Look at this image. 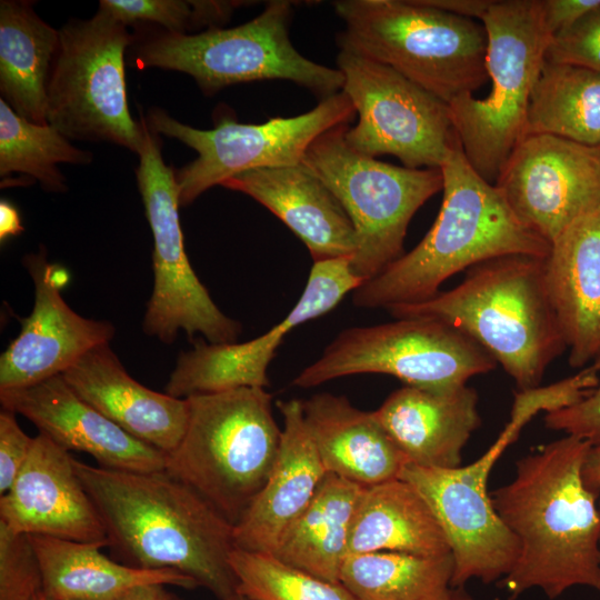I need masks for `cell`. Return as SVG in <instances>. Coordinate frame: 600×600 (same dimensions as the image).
I'll list each match as a JSON object with an SVG mask.
<instances>
[{
	"label": "cell",
	"mask_w": 600,
	"mask_h": 600,
	"mask_svg": "<svg viewBox=\"0 0 600 600\" xmlns=\"http://www.w3.org/2000/svg\"><path fill=\"white\" fill-rule=\"evenodd\" d=\"M592 444L566 436L516 463V476L490 493L496 512L519 543L499 584L516 600L540 589L553 600L572 587L600 592V510L583 481Z\"/></svg>",
	"instance_id": "6da1fadb"
},
{
	"label": "cell",
	"mask_w": 600,
	"mask_h": 600,
	"mask_svg": "<svg viewBox=\"0 0 600 600\" xmlns=\"http://www.w3.org/2000/svg\"><path fill=\"white\" fill-rule=\"evenodd\" d=\"M103 523L108 546L126 564L172 569L219 600L238 593L229 558L234 526L164 470L133 472L73 460Z\"/></svg>",
	"instance_id": "7a4b0ae2"
},
{
	"label": "cell",
	"mask_w": 600,
	"mask_h": 600,
	"mask_svg": "<svg viewBox=\"0 0 600 600\" xmlns=\"http://www.w3.org/2000/svg\"><path fill=\"white\" fill-rule=\"evenodd\" d=\"M443 198L423 239L353 291L362 309L426 301L450 277L483 261L524 254L547 258L550 243L524 226L498 188L484 180L458 143L440 167Z\"/></svg>",
	"instance_id": "3957f363"
},
{
	"label": "cell",
	"mask_w": 600,
	"mask_h": 600,
	"mask_svg": "<svg viewBox=\"0 0 600 600\" xmlns=\"http://www.w3.org/2000/svg\"><path fill=\"white\" fill-rule=\"evenodd\" d=\"M544 259L510 254L468 269L461 283L387 311L424 318L462 332L483 348L520 390L537 388L567 344L550 301Z\"/></svg>",
	"instance_id": "277c9868"
},
{
	"label": "cell",
	"mask_w": 600,
	"mask_h": 600,
	"mask_svg": "<svg viewBox=\"0 0 600 600\" xmlns=\"http://www.w3.org/2000/svg\"><path fill=\"white\" fill-rule=\"evenodd\" d=\"M183 437L166 469L236 526L263 488L282 429L266 388L243 387L187 398Z\"/></svg>",
	"instance_id": "5b68a950"
},
{
	"label": "cell",
	"mask_w": 600,
	"mask_h": 600,
	"mask_svg": "<svg viewBox=\"0 0 600 600\" xmlns=\"http://www.w3.org/2000/svg\"><path fill=\"white\" fill-rule=\"evenodd\" d=\"M346 24L338 42L390 67L448 104L489 80L487 32L481 22L422 0H339Z\"/></svg>",
	"instance_id": "8992f818"
},
{
	"label": "cell",
	"mask_w": 600,
	"mask_h": 600,
	"mask_svg": "<svg viewBox=\"0 0 600 600\" xmlns=\"http://www.w3.org/2000/svg\"><path fill=\"white\" fill-rule=\"evenodd\" d=\"M572 387L564 380L516 393L511 418L498 439L473 462L454 469L422 468L407 463L400 478L411 483L437 518L453 558L452 588L470 580L500 581L519 556L516 537L496 512L488 481L502 452L540 411L572 403Z\"/></svg>",
	"instance_id": "52a82bcc"
},
{
	"label": "cell",
	"mask_w": 600,
	"mask_h": 600,
	"mask_svg": "<svg viewBox=\"0 0 600 600\" xmlns=\"http://www.w3.org/2000/svg\"><path fill=\"white\" fill-rule=\"evenodd\" d=\"M480 22L487 32L490 91L481 99L460 94L449 109L467 160L494 184L526 134L531 93L552 38L541 0H492Z\"/></svg>",
	"instance_id": "ba28073f"
},
{
	"label": "cell",
	"mask_w": 600,
	"mask_h": 600,
	"mask_svg": "<svg viewBox=\"0 0 600 600\" xmlns=\"http://www.w3.org/2000/svg\"><path fill=\"white\" fill-rule=\"evenodd\" d=\"M291 1H269L263 11L238 27L180 34L162 29L132 43L136 67L191 76L206 94L238 83L288 80L322 99L342 91L343 76L302 56L291 43Z\"/></svg>",
	"instance_id": "9c48e42d"
},
{
	"label": "cell",
	"mask_w": 600,
	"mask_h": 600,
	"mask_svg": "<svg viewBox=\"0 0 600 600\" xmlns=\"http://www.w3.org/2000/svg\"><path fill=\"white\" fill-rule=\"evenodd\" d=\"M349 124L318 137L302 164L334 196L350 218L357 251L351 259L362 283L373 279L403 252L414 213L442 191L440 169H410L362 154L344 139Z\"/></svg>",
	"instance_id": "30bf717a"
},
{
	"label": "cell",
	"mask_w": 600,
	"mask_h": 600,
	"mask_svg": "<svg viewBox=\"0 0 600 600\" xmlns=\"http://www.w3.org/2000/svg\"><path fill=\"white\" fill-rule=\"evenodd\" d=\"M47 84V121L69 140L106 141L139 153L144 121L128 107L124 53L134 36L99 8L86 20H70Z\"/></svg>",
	"instance_id": "8fae6325"
},
{
	"label": "cell",
	"mask_w": 600,
	"mask_h": 600,
	"mask_svg": "<svg viewBox=\"0 0 600 600\" xmlns=\"http://www.w3.org/2000/svg\"><path fill=\"white\" fill-rule=\"evenodd\" d=\"M496 366L483 348L454 328L431 319L400 318L344 329L292 384L308 389L342 377L381 373L406 386L448 390Z\"/></svg>",
	"instance_id": "7c38bea8"
},
{
	"label": "cell",
	"mask_w": 600,
	"mask_h": 600,
	"mask_svg": "<svg viewBox=\"0 0 600 600\" xmlns=\"http://www.w3.org/2000/svg\"><path fill=\"white\" fill-rule=\"evenodd\" d=\"M144 126L136 177L153 237V290L142 329L166 344L172 343L180 330L190 340L199 333L210 343L236 342L241 324L213 302L188 260L176 171L162 159L160 136L146 121Z\"/></svg>",
	"instance_id": "4fadbf2b"
},
{
	"label": "cell",
	"mask_w": 600,
	"mask_h": 600,
	"mask_svg": "<svg viewBox=\"0 0 600 600\" xmlns=\"http://www.w3.org/2000/svg\"><path fill=\"white\" fill-rule=\"evenodd\" d=\"M349 97L340 91L312 110L290 118H271L259 124L220 118L214 128L197 129L152 108L144 119L150 130L177 139L198 157L176 171L180 206H188L214 186L254 169L296 166L311 143L328 130L349 124L356 117Z\"/></svg>",
	"instance_id": "5bb4252c"
},
{
	"label": "cell",
	"mask_w": 600,
	"mask_h": 600,
	"mask_svg": "<svg viewBox=\"0 0 600 600\" xmlns=\"http://www.w3.org/2000/svg\"><path fill=\"white\" fill-rule=\"evenodd\" d=\"M343 76L358 123L348 127L347 143L376 158L397 157L406 168L440 169L460 143L449 104L388 66L340 50Z\"/></svg>",
	"instance_id": "9a60e30c"
},
{
	"label": "cell",
	"mask_w": 600,
	"mask_h": 600,
	"mask_svg": "<svg viewBox=\"0 0 600 600\" xmlns=\"http://www.w3.org/2000/svg\"><path fill=\"white\" fill-rule=\"evenodd\" d=\"M361 284L350 257L313 261L301 297L279 323L243 343L202 340L194 343L179 354L166 384V393L184 399L243 387H268L269 363L286 336L300 324L334 309Z\"/></svg>",
	"instance_id": "2e32d148"
},
{
	"label": "cell",
	"mask_w": 600,
	"mask_h": 600,
	"mask_svg": "<svg viewBox=\"0 0 600 600\" xmlns=\"http://www.w3.org/2000/svg\"><path fill=\"white\" fill-rule=\"evenodd\" d=\"M494 186L518 219L551 243L600 206V148L551 134L526 136Z\"/></svg>",
	"instance_id": "e0dca14e"
},
{
	"label": "cell",
	"mask_w": 600,
	"mask_h": 600,
	"mask_svg": "<svg viewBox=\"0 0 600 600\" xmlns=\"http://www.w3.org/2000/svg\"><path fill=\"white\" fill-rule=\"evenodd\" d=\"M34 284L31 313L0 357V390L23 388L60 376L89 350L109 343L114 327L81 317L61 296L67 271L47 260L41 247L22 259Z\"/></svg>",
	"instance_id": "ac0fdd59"
},
{
	"label": "cell",
	"mask_w": 600,
	"mask_h": 600,
	"mask_svg": "<svg viewBox=\"0 0 600 600\" xmlns=\"http://www.w3.org/2000/svg\"><path fill=\"white\" fill-rule=\"evenodd\" d=\"M68 450L33 437L30 454L10 490L0 496V522L11 531L108 546L100 516Z\"/></svg>",
	"instance_id": "d6986e66"
},
{
	"label": "cell",
	"mask_w": 600,
	"mask_h": 600,
	"mask_svg": "<svg viewBox=\"0 0 600 600\" xmlns=\"http://www.w3.org/2000/svg\"><path fill=\"white\" fill-rule=\"evenodd\" d=\"M2 409L21 414L63 449L91 456L100 467L133 472L166 469L167 454L136 439L81 399L56 376L0 390Z\"/></svg>",
	"instance_id": "ffe728a7"
},
{
	"label": "cell",
	"mask_w": 600,
	"mask_h": 600,
	"mask_svg": "<svg viewBox=\"0 0 600 600\" xmlns=\"http://www.w3.org/2000/svg\"><path fill=\"white\" fill-rule=\"evenodd\" d=\"M86 402L136 439L168 454L186 431L189 404L134 380L109 343L84 353L61 374Z\"/></svg>",
	"instance_id": "44dd1931"
},
{
	"label": "cell",
	"mask_w": 600,
	"mask_h": 600,
	"mask_svg": "<svg viewBox=\"0 0 600 600\" xmlns=\"http://www.w3.org/2000/svg\"><path fill=\"white\" fill-rule=\"evenodd\" d=\"M277 408L283 428L276 461L263 488L234 526L237 549L269 554L328 473L306 427L302 400H279Z\"/></svg>",
	"instance_id": "7402d4cb"
},
{
	"label": "cell",
	"mask_w": 600,
	"mask_h": 600,
	"mask_svg": "<svg viewBox=\"0 0 600 600\" xmlns=\"http://www.w3.org/2000/svg\"><path fill=\"white\" fill-rule=\"evenodd\" d=\"M407 457L422 468L454 469L481 424L477 391L467 384L448 390L404 386L373 411Z\"/></svg>",
	"instance_id": "603a6c76"
},
{
	"label": "cell",
	"mask_w": 600,
	"mask_h": 600,
	"mask_svg": "<svg viewBox=\"0 0 600 600\" xmlns=\"http://www.w3.org/2000/svg\"><path fill=\"white\" fill-rule=\"evenodd\" d=\"M546 283L572 368L600 356V206L551 243Z\"/></svg>",
	"instance_id": "cb8c5ba5"
},
{
	"label": "cell",
	"mask_w": 600,
	"mask_h": 600,
	"mask_svg": "<svg viewBox=\"0 0 600 600\" xmlns=\"http://www.w3.org/2000/svg\"><path fill=\"white\" fill-rule=\"evenodd\" d=\"M222 186L248 194L276 214L306 244L313 261L354 256L357 236L350 218L302 163L246 171Z\"/></svg>",
	"instance_id": "d4e9b609"
},
{
	"label": "cell",
	"mask_w": 600,
	"mask_h": 600,
	"mask_svg": "<svg viewBox=\"0 0 600 600\" xmlns=\"http://www.w3.org/2000/svg\"><path fill=\"white\" fill-rule=\"evenodd\" d=\"M303 419L328 473L363 488L400 474L409 463L374 417L344 396L316 393L302 400Z\"/></svg>",
	"instance_id": "484cf974"
},
{
	"label": "cell",
	"mask_w": 600,
	"mask_h": 600,
	"mask_svg": "<svg viewBox=\"0 0 600 600\" xmlns=\"http://www.w3.org/2000/svg\"><path fill=\"white\" fill-rule=\"evenodd\" d=\"M40 562L48 600H123L142 584L198 587L172 569H142L119 563L101 552L102 543L29 536Z\"/></svg>",
	"instance_id": "4316f807"
},
{
	"label": "cell",
	"mask_w": 600,
	"mask_h": 600,
	"mask_svg": "<svg viewBox=\"0 0 600 600\" xmlns=\"http://www.w3.org/2000/svg\"><path fill=\"white\" fill-rule=\"evenodd\" d=\"M379 551L423 557L451 553L429 504L401 478L364 488L357 503L349 554Z\"/></svg>",
	"instance_id": "83f0119b"
},
{
	"label": "cell",
	"mask_w": 600,
	"mask_h": 600,
	"mask_svg": "<svg viewBox=\"0 0 600 600\" xmlns=\"http://www.w3.org/2000/svg\"><path fill=\"white\" fill-rule=\"evenodd\" d=\"M59 43V30L30 1L0 2L1 99L30 122L48 124L47 84Z\"/></svg>",
	"instance_id": "f1b7e54d"
},
{
	"label": "cell",
	"mask_w": 600,
	"mask_h": 600,
	"mask_svg": "<svg viewBox=\"0 0 600 600\" xmlns=\"http://www.w3.org/2000/svg\"><path fill=\"white\" fill-rule=\"evenodd\" d=\"M363 487L327 473L308 507L281 534L279 560L331 582H340L349 536Z\"/></svg>",
	"instance_id": "f546056e"
},
{
	"label": "cell",
	"mask_w": 600,
	"mask_h": 600,
	"mask_svg": "<svg viewBox=\"0 0 600 600\" xmlns=\"http://www.w3.org/2000/svg\"><path fill=\"white\" fill-rule=\"evenodd\" d=\"M529 134L600 148V71L544 60L530 98Z\"/></svg>",
	"instance_id": "4dcf8cb0"
},
{
	"label": "cell",
	"mask_w": 600,
	"mask_h": 600,
	"mask_svg": "<svg viewBox=\"0 0 600 600\" xmlns=\"http://www.w3.org/2000/svg\"><path fill=\"white\" fill-rule=\"evenodd\" d=\"M451 553L423 557L379 551L349 554L340 583L356 600H454Z\"/></svg>",
	"instance_id": "1f68e13d"
},
{
	"label": "cell",
	"mask_w": 600,
	"mask_h": 600,
	"mask_svg": "<svg viewBox=\"0 0 600 600\" xmlns=\"http://www.w3.org/2000/svg\"><path fill=\"white\" fill-rule=\"evenodd\" d=\"M90 151L76 148L50 124L30 122L0 99V176L21 173L51 192L66 191L59 163L88 164Z\"/></svg>",
	"instance_id": "d6a6232c"
},
{
	"label": "cell",
	"mask_w": 600,
	"mask_h": 600,
	"mask_svg": "<svg viewBox=\"0 0 600 600\" xmlns=\"http://www.w3.org/2000/svg\"><path fill=\"white\" fill-rule=\"evenodd\" d=\"M229 562L238 593L253 600H356L342 583L318 578L269 553L234 548Z\"/></svg>",
	"instance_id": "836d02e7"
},
{
	"label": "cell",
	"mask_w": 600,
	"mask_h": 600,
	"mask_svg": "<svg viewBox=\"0 0 600 600\" xmlns=\"http://www.w3.org/2000/svg\"><path fill=\"white\" fill-rule=\"evenodd\" d=\"M244 2L212 0H102L107 10L128 27L150 22L172 33L221 28L233 10Z\"/></svg>",
	"instance_id": "e575fe53"
},
{
	"label": "cell",
	"mask_w": 600,
	"mask_h": 600,
	"mask_svg": "<svg viewBox=\"0 0 600 600\" xmlns=\"http://www.w3.org/2000/svg\"><path fill=\"white\" fill-rule=\"evenodd\" d=\"M41 593L42 570L29 536L0 522V600H34Z\"/></svg>",
	"instance_id": "d590c367"
},
{
	"label": "cell",
	"mask_w": 600,
	"mask_h": 600,
	"mask_svg": "<svg viewBox=\"0 0 600 600\" xmlns=\"http://www.w3.org/2000/svg\"><path fill=\"white\" fill-rule=\"evenodd\" d=\"M546 60L600 71V6L553 37Z\"/></svg>",
	"instance_id": "8d00e7d4"
},
{
	"label": "cell",
	"mask_w": 600,
	"mask_h": 600,
	"mask_svg": "<svg viewBox=\"0 0 600 600\" xmlns=\"http://www.w3.org/2000/svg\"><path fill=\"white\" fill-rule=\"evenodd\" d=\"M544 423L552 430L587 440L592 447L600 446V382L581 401L547 412Z\"/></svg>",
	"instance_id": "74e56055"
},
{
	"label": "cell",
	"mask_w": 600,
	"mask_h": 600,
	"mask_svg": "<svg viewBox=\"0 0 600 600\" xmlns=\"http://www.w3.org/2000/svg\"><path fill=\"white\" fill-rule=\"evenodd\" d=\"M33 438L19 426L16 413L2 409L0 412V496L12 487L24 466Z\"/></svg>",
	"instance_id": "f35d334b"
},
{
	"label": "cell",
	"mask_w": 600,
	"mask_h": 600,
	"mask_svg": "<svg viewBox=\"0 0 600 600\" xmlns=\"http://www.w3.org/2000/svg\"><path fill=\"white\" fill-rule=\"evenodd\" d=\"M598 6L600 0H541L544 27L553 38L570 29Z\"/></svg>",
	"instance_id": "ab89813d"
},
{
	"label": "cell",
	"mask_w": 600,
	"mask_h": 600,
	"mask_svg": "<svg viewBox=\"0 0 600 600\" xmlns=\"http://www.w3.org/2000/svg\"><path fill=\"white\" fill-rule=\"evenodd\" d=\"M437 9L469 18L481 20L492 0H422Z\"/></svg>",
	"instance_id": "60d3db41"
},
{
	"label": "cell",
	"mask_w": 600,
	"mask_h": 600,
	"mask_svg": "<svg viewBox=\"0 0 600 600\" xmlns=\"http://www.w3.org/2000/svg\"><path fill=\"white\" fill-rule=\"evenodd\" d=\"M23 231L20 214L17 208L7 199L0 201V241L19 236Z\"/></svg>",
	"instance_id": "b9f144b4"
},
{
	"label": "cell",
	"mask_w": 600,
	"mask_h": 600,
	"mask_svg": "<svg viewBox=\"0 0 600 600\" xmlns=\"http://www.w3.org/2000/svg\"><path fill=\"white\" fill-rule=\"evenodd\" d=\"M582 476L586 487L596 496L600 494V446L592 447L583 464Z\"/></svg>",
	"instance_id": "7bdbcfd3"
},
{
	"label": "cell",
	"mask_w": 600,
	"mask_h": 600,
	"mask_svg": "<svg viewBox=\"0 0 600 600\" xmlns=\"http://www.w3.org/2000/svg\"><path fill=\"white\" fill-rule=\"evenodd\" d=\"M166 584H142L133 588L123 600H179L166 588Z\"/></svg>",
	"instance_id": "ee69618b"
},
{
	"label": "cell",
	"mask_w": 600,
	"mask_h": 600,
	"mask_svg": "<svg viewBox=\"0 0 600 600\" xmlns=\"http://www.w3.org/2000/svg\"><path fill=\"white\" fill-rule=\"evenodd\" d=\"M454 600H476L473 596L466 589V587L453 589Z\"/></svg>",
	"instance_id": "f6af8a7d"
},
{
	"label": "cell",
	"mask_w": 600,
	"mask_h": 600,
	"mask_svg": "<svg viewBox=\"0 0 600 600\" xmlns=\"http://www.w3.org/2000/svg\"><path fill=\"white\" fill-rule=\"evenodd\" d=\"M231 600H253L247 596H243L241 593H237Z\"/></svg>",
	"instance_id": "bcb514c9"
},
{
	"label": "cell",
	"mask_w": 600,
	"mask_h": 600,
	"mask_svg": "<svg viewBox=\"0 0 600 600\" xmlns=\"http://www.w3.org/2000/svg\"><path fill=\"white\" fill-rule=\"evenodd\" d=\"M34 600H48L44 593L39 594Z\"/></svg>",
	"instance_id": "7dc6e473"
},
{
	"label": "cell",
	"mask_w": 600,
	"mask_h": 600,
	"mask_svg": "<svg viewBox=\"0 0 600 600\" xmlns=\"http://www.w3.org/2000/svg\"><path fill=\"white\" fill-rule=\"evenodd\" d=\"M599 510H600V503H599Z\"/></svg>",
	"instance_id": "c3c4849f"
}]
</instances>
